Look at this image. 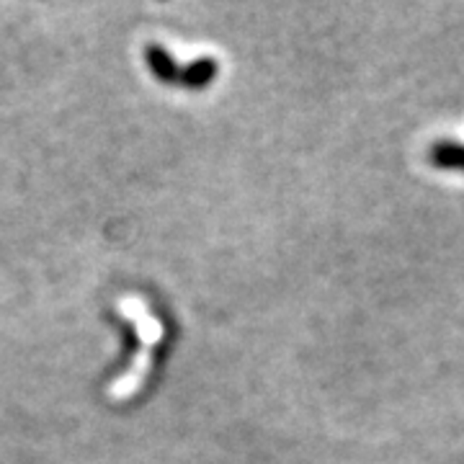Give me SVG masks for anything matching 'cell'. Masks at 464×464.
<instances>
[{"label": "cell", "instance_id": "obj_1", "mask_svg": "<svg viewBox=\"0 0 464 464\" xmlns=\"http://www.w3.org/2000/svg\"><path fill=\"white\" fill-rule=\"evenodd\" d=\"M429 160L439 170H451V173H464V145L457 140H439L429 150Z\"/></svg>", "mask_w": 464, "mask_h": 464}]
</instances>
